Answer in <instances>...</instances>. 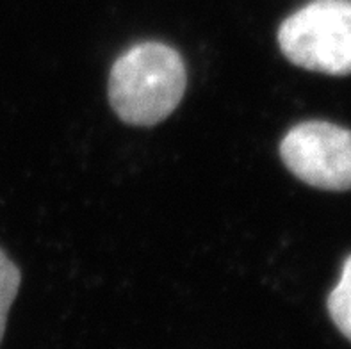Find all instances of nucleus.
Listing matches in <instances>:
<instances>
[{"label": "nucleus", "mask_w": 351, "mask_h": 349, "mask_svg": "<svg viewBox=\"0 0 351 349\" xmlns=\"http://www.w3.org/2000/svg\"><path fill=\"white\" fill-rule=\"evenodd\" d=\"M328 312L335 326L351 341V256L344 262L339 283L330 292Z\"/></svg>", "instance_id": "4"}, {"label": "nucleus", "mask_w": 351, "mask_h": 349, "mask_svg": "<svg viewBox=\"0 0 351 349\" xmlns=\"http://www.w3.org/2000/svg\"><path fill=\"white\" fill-rule=\"evenodd\" d=\"M278 47L293 64L351 75V0H314L282 22Z\"/></svg>", "instance_id": "2"}, {"label": "nucleus", "mask_w": 351, "mask_h": 349, "mask_svg": "<svg viewBox=\"0 0 351 349\" xmlns=\"http://www.w3.org/2000/svg\"><path fill=\"white\" fill-rule=\"evenodd\" d=\"M186 84L182 56L165 43L145 41L121 53L112 64L109 102L125 123L152 127L177 109Z\"/></svg>", "instance_id": "1"}, {"label": "nucleus", "mask_w": 351, "mask_h": 349, "mask_svg": "<svg viewBox=\"0 0 351 349\" xmlns=\"http://www.w3.org/2000/svg\"><path fill=\"white\" fill-rule=\"evenodd\" d=\"M280 155L294 177L325 191L351 189V132L328 121L293 127L280 143Z\"/></svg>", "instance_id": "3"}, {"label": "nucleus", "mask_w": 351, "mask_h": 349, "mask_svg": "<svg viewBox=\"0 0 351 349\" xmlns=\"http://www.w3.org/2000/svg\"><path fill=\"white\" fill-rule=\"evenodd\" d=\"M20 269L11 258L0 250V342L4 339L5 323H8L9 309L16 300L18 289H20Z\"/></svg>", "instance_id": "5"}]
</instances>
